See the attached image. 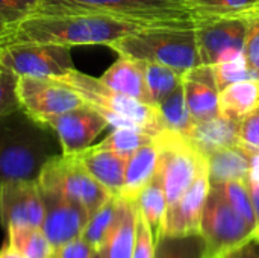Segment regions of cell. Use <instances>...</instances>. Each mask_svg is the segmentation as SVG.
Wrapping results in <instances>:
<instances>
[{"mask_svg": "<svg viewBox=\"0 0 259 258\" xmlns=\"http://www.w3.org/2000/svg\"><path fill=\"white\" fill-rule=\"evenodd\" d=\"M162 24L97 14H32L15 23L0 43H41L59 46H111L137 30Z\"/></svg>", "mask_w": 259, "mask_h": 258, "instance_id": "6da1fadb", "label": "cell"}, {"mask_svg": "<svg viewBox=\"0 0 259 258\" xmlns=\"http://www.w3.org/2000/svg\"><path fill=\"white\" fill-rule=\"evenodd\" d=\"M50 131L23 109L0 119V186L38 178L46 161L58 154Z\"/></svg>", "mask_w": 259, "mask_h": 258, "instance_id": "7a4b0ae2", "label": "cell"}, {"mask_svg": "<svg viewBox=\"0 0 259 258\" xmlns=\"http://www.w3.org/2000/svg\"><path fill=\"white\" fill-rule=\"evenodd\" d=\"M120 56L168 65L181 73L200 64L194 21L155 24L109 46Z\"/></svg>", "mask_w": 259, "mask_h": 258, "instance_id": "3957f363", "label": "cell"}, {"mask_svg": "<svg viewBox=\"0 0 259 258\" xmlns=\"http://www.w3.org/2000/svg\"><path fill=\"white\" fill-rule=\"evenodd\" d=\"M74 90L82 100L100 113L109 126L143 129L153 137L164 129L158 106H152L121 94L99 79L76 68L55 78Z\"/></svg>", "mask_w": 259, "mask_h": 258, "instance_id": "277c9868", "label": "cell"}, {"mask_svg": "<svg viewBox=\"0 0 259 258\" xmlns=\"http://www.w3.org/2000/svg\"><path fill=\"white\" fill-rule=\"evenodd\" d=\"M35 14H97L143 23L193 20L185 0H39Z\"/></svg>", "mask_w": 259, "mask_h": 258, "instance_id": "5b68a950", "label": "cell"}, {"mask_svg": "<svg viewBox=\"0 0 259 258\" xmlns=\"http://www.w3.org/2000/svg\"><path fill=\"white\" fill-rule=\"evenodd\" d=\"M155 143L158 146V173L170 211L208 166V161L184 134L162 129L155 135Z\"/></svg>", "mask_w": 259, "mask_h": 258, "instance_id": "8992f818", "label": "cell"}, {"mask_svg": "<svg viewBox=\"0 0 259 258\" xmlns=\"http://www.w3.org/2000/svg\"><path fill=\"white\" fill-rule=\"evenodd\" d=\"M36 182L41 190L59 193L79 202L90 217L112 196L88 173L76 154L53 155L42 166Z\"/></svg>", "mask_w": 259, "mask_h": 258, "instance_id": "52a82bcc", "label": "cell"}, {"mask_svg": "<svg viewBox=\"0 0 259 258\" xmlns=\"http://www.w3.org/2000/svg\"><path fill=\"white\" fill-rule=\"evenodd\" d=\"M253 228L231 207L219 186H209L200 234L206 243L205 258H228L252 242Z\"/></svg>", "mask_w": 259, "mask_h": 258, "instance_id": "ba28073f", "label": "cell"}, {"mask_svg": "<svg viewBox=\"0 0 259 258\" xmlns=\"http://www.w3.org/2000/svg\"><path fill=\"white\" fill-rule=\"evenodd\" d=\"M70 47L41 43H0V70L17 76L58 78L73 70Z\"/></svg>", "mask_w": 259, "mask_h": 258, "instance_id": "9c48e42d", "label": "cell"}, {"mask_svg": "<svg viewBox=\"0 0 259 258\" xmlns=\"http://www.w3.org/2000/svg\"><path fill=\"white\" fill-rule=\"evenodd\" d=\"M193 21L200 64L215 65L244 53L247 18L196 17Z\"/></svg>", "mask_w": 259, "mask_h": 258, "instance_id": "30bf717a", "label": "cell"}, {"mask_svg": "<svg viewBox=\"0 0 259 258\" xmlns=\"http://www.w3.org/2000/svg\"><path fill=\"white\" fill-rule=\"evenodd\" d=\"M17 94L21 109L35 122L87 105L74 90L55 78L18 76Z\"/></svg>", "mask_w": 259, "mask_h": 258, "instance_id": "8fae6325", "label": "cell"}, {"mask_svg": "<svg viewBox=\"0 0 259 258\" xmlns=\"http://www.w3.org/2000/svg\"><path fill=\"white\" fill-rule=\"evenodd\" d=\"M36 123L50 128L56 134L62 154H77L90 148L96 137L109 126L105 117L90 105L42 117Z\"/></svg>", "mask_w": 259, "mask_h": 258, "instance_id": "7c38bea8", "label": "cell"}, {"mask_svg": "<svg viewBox=\"0 0 259 258\" xmlns=\"http://www.w3.org/2000/svg\"><path fill=\"white\" fill-rule=\"evenodd\" d=\"M41 196L44 202V219L41 230L52 243L53 249L82 237L90 219L88 211L79 202L59 193L41 190Z\"/></svg>", "mask_w": 259, "mask_h": 258, "instance_id": "4fadbf2b", "label": "cell"}, {"mask_svg": "<svg viewBox=\"0 0 259 258\" xmlns=\"http://www.w3.org/2000/svg\"><path fill=\"white\" fill-rule=\"evenodd\" d=\"M44 219V202L36 179H18L0 186V224L11 227H39Z\"/></svg>", "mask_w": 259, "mask_h": 258, "instance_id": "5bb4252c", "label": "cell"}, {"mask_svg": "<svg viewBox=\"0 0 259 258\" xmlns=\"http://www.w3.org/2000/svg\"><path fill=\"white\" fill-rule=\"evenodd\" d=\"M208 166L197 175L190 189L184 193L179 202L167 213L164 236L179 237L200 234L202 216L209 193ZM162 236V237H164Z\"/></svg>", "mask_w": 259, "mask_h": 258, "instance_id": "9a60e30c", "label": "cell"}, {"mask_svg": "<svg viewBox=\"0 0 259 258\" xmlns=\"http://www.w3.org/2000/svg\"><path fill=\"white\" fill-rule=\"evenodd\" d=\"M187 106L194 122H203L220 114L219 87L212 65L199 64L182 73Z\"/></svg>", "mask_w": 259, "mask_h": 258, "instance_id": "2e32d148", "label": "cell"}, {"mask_svg": "<svg viewBox=\"0 0 259 258\" xmlns=\"http://www.w3.org/2000/svg\"><path fill=\"white\" fill-rule=\"evenodd\" d=\"M76 155L96 181H99L112 196H120L129 158L103 149L99 144L90 146Z\"/></svg>", "mask_w": 259, "mask_h": 258, "instance_id": "e0dca14e", "label": "cell"}, {"mask_svg": "<svg viewBox=\"0 0 259 258\" xmlns=\"http://www.w3.org/2000/svg\"><path fill=\"white\" fill-rule=\"evenodd\" d=\"M240 123L241 120L219 114L212 119L196 122L185 137L202 155L208 157L219 149L240 144Z\"/></svg>", "mask_w": 259, "mask_h": 258, "instance_id": "ac0fdd59", "label": "cell"}, {"mask_svg": "<svg viewBox=\"0 0 259 258\" xmlns=\"http://www.w3.org/2000/svg\"><path fill=\"white\" fill-rule=\"evenodd\" d=\"M100 81L121 94L155 106L146 82V61L120 56L102 75Z\"/></svg>", "mask_w": 259, "mask_h": 258, "instance_id": "d6986e66", "label": "cell"}, {"mask_svg": "<svg viewBox=\"0 0 259 258\" xmlns=\"http://www.w3.org/2000/svg\"><path fill=\"white\" fill-rule=\"evenodd\" d=\"M137 231V204L118 196L115 225L105 245L97 251L102 258H132Z\"/></svg>", "mask_w": 259, "mask_h": 258, "instance_id": "ffe728a7", "label": "cell"}, {"mask_svg": "<svg viewBox=\"0 0 259 258\" xmlns=\"http://www.w3.org/2000/svg\"><path fill=\"white\" fill-rule=\"evenodd\" d=\"M158 172V146L153 141L141 146L135 151L126 166L124 186L120 193V198L135 202L143 189L155 178Z\"/></svg>", "mask_w": 259, "mask_h": 258, "instance_id": "44dd1931", "label": "cell"}, {"mask_svg": "<svg viewBox=\"0 0 259 258\" xmlns=\"http://www.w3.org/2000/svg\"><path fill=\"white\" fill-rule=\"evenodd\" d=\"M208 176L211 186H220L228 181L247 179L250 170V151L241 144L219 149L206 157Z\"/></svg>", "mask_w": 259, "mask_h": 258, "instance_id": "7402d4cb", "label": "cell"}, {"mask_svg": "<svg viewBox=\"0 0 259 258\" xmlns=\"http://www.w3.org/2000/svg\"><path fill=\"white\" fill-rule=\"evenodd\" d=\"M135 204H137L138 213L143 216L147 227L150 228L155 245H158V242L164 236V230L167 224V213H168V204H167L164 186L158 172L155 178L138 195Z\"/></svg>", "mask_w": 259, "mask_h": 258, "instance_id": "603a6c76", "label": "cell"}, {"mask_svg": "<svg viewBox=\"0 0 259 258\" xmlns=\"http://www.w3.org/2000/svg\"><path fill=\"white\" fill-rule=\"evenodd\" d=\"M259 106V81L249 79L231 84L219 93L220 114L241 120Z\"/></svg>", "mask_w": 259, "mask_h": 258, "instance_id": "cb8c5ba5", "label": "cell"}, {"mask_svg": "<svg viewBox=\"0 0 259 258\" xmlns=\"http://www.w3.org/2000/svg\"><path fill=\"white\" fill-rule=\"evenodd\" d=\"M191 17L249 18L259 12V0H185Z\"/></svg>", "mask_w": 259, "mask_h": 258, "instance_id": "d4e9b609", "label": "cell"}, {"mask_svg": "<svg viewBox=\"0 0 259 258\" xmlns=\"http://www.w3.org/2000/svg\"><path fill=\"white\" fill-rule=\"evenodd\" d=\"M158 111L164 129L187 135L196 123L187 106L182 82L158 105Z\"/></svg>", "mask_w": 259, "mask_h": 258, "instance_id": "484cf974", "label": "cell"}, {"mask_svg": "<svg viewBox=\"0 0 259 258\" xmlns=\"http://www.w3.org/2000/svg\"><path fill=\"white\" fill-rule=\"evenodd\" d=\"M8 243L26 258H53L55 249L39 227H11Z\"/></svg>", "mask_w": 259, "mask_h": 258, "instance_id": "4316f807", "label": "cell"}, {"mask_svg": "<svg viewBox=\"0 0 259 258\" xmlns=\"http://www.w3.org/2000/svg\"><path fill=\"white\" fill-rule=\"evenodd\" d=\"M118 213V196H111L90 219L82 233V239L94 249L99 251L109 237Z\"/></svg>", "mask_w": 259, "mask_h": 258, "instance_id": "83f0119b", "label": "cell"}, {"mask_svg": "<svg viewBox=\"0 0 259 258\" xmlns=\"http://www.w3.org/2000/svg\"><path fill=\"white\" fill-rule=\"evenodd\" d=\"M206 243L202 234L193 236H164L155 251V258H205Z\"/></svg>", "mask_w": 259, "mask_h": 258, "instance_id": "f1b7e54d", "label": "cell"}, {"mask_svg": "<svg viewBox=\"0 0 259 258\" xmlns=\"http://www.w3.org/2000/svg\"><path fill=\"white\" fill-rule=\"evenodd\" d=\"M146 82L152 102L158 106L182 82V73L168 65L146 61Z\"/></svg>", "mask_w": 259, "mask_h": 258, "instance_id": "f546056e", "label": "cell"}, {"mask_svg": "<svg viewBox=\"0 0 259 258\" xmlns=\"http://www.w3.org/2000/svg\"><path fill=\"white\" fill-rule=\"evenodd\" d=\"M153 135L135 128H115L103 141L99 143L100 148L109 149L118 155H123L129 158L135 151H138L141 146L153 141Z\"/></svg>", "mask_w": 259, "mask_h": 258, "instance_id": "4dcf8cb0", "label": "cell"}, {"mask_svg": "<svg viewBox=\"0 0 259 258\" xmlns=\"http://www.w3.org/2000/svg\"><path fill=\"white\" fill-rule=\"evenodd\" d=\"M220 190L223 192L225 198L231 204V207L255 230L256 227V216L247 186V179H235V181H228L219 186Z\"/></svg>", "mask_w": 259, "mask_h": 258, "instance_id": "1f68e13d", "label": "cell"}, {"mask_svg": "<svg viewBox=\"0 0 259 258\" xmlns=\"http://www.w3.org/2000/svg\"><path fill=\"white\" fill-rule=\"evenodd\" d=\"M212 68H214L219 90H223L225 87L235 84V82H241V81H249V79H258L259 81L256 73L249 67L244 53L235 59L219 62V64L212 65Z\"/></svg>", "mask_w": 259, "mask_h": 258, "instance_id": "d6a6232c", "label": "cell"}, {"mask_svg": "<svg viewBox=\"0 0 259 258\" xmlns=\"http://www.w3.org/2000/svg\"><path fill=\"white\" fill-rule=\"evenodd\" d=\"M17 75L6 70H0V119L21 109L20 99L17 94Z\"/></svg>", "mask_w": 259, "mask_h": 258, "instance_id": "836d02e7", "label": "cell"}, {"mask_svg": "<svg viewBox=\"0 0 259 258\" xmlns=\"http://www.w3.org/2000/svg\"><path fill=\"white\" fill-rule=\"evenodd\" d=\"M156 245L150 228L147 227L143 216L138 213L137 208V231H135V246L132 258H155Z\"/></svg>", "mask_w": 259, "mask_h": 258, "instance_id": "e575fe53", "label": "cell"}, {"mask_svg": "<svg viewBox=\"0 0 259 258\" xmlns=\"http://www.w3.org/2000/svg\"><path fill=\"white\" fill-rule=\"evenodd\" d=\"M244 56L249 67L259 78V12L247 18V35L244 43Z\"/></svg>", "mask_w": 259, "mask_h": 258, "instance_id": "d590c367", "label": "cell"}, {"mask_svg": "<svg viewBox=\"0 0 259 258\" xmlns=\"http://www.w3.org/2000/svg\"><path fill=\"white\" fill-rule=\"evenodd\" d=\"M240 144L250 152L259 151V106L241 119Z\"/></svg>", "mask_w": 259, "mask_h": 258, "instance_id": "8d00e7d4", "label": "cell"}, {"mask_svg": "<svg viewBox=\"0 0 259 258\" xmlns=\"http://www.w3.org/2000/svg\"><path fill=\"white\" fill-rule=\"evenodd\" d=\"M39 0H0V14L9 21L18 23L20 20L35 14Z\"/></svg>", "mask_w": 259, "mask_h": 258, "instance_id": "74e56055", "label": "cell"}, {"mask_svg": "<svg viewBox=\"0 0 259 258\" xmlns=\"http://www.w3.org/2000/svg\"><path fill=\"white\" fill-rule=\"evenodd\" d=\"M94 252L96 251L82 237H77L55 249L53 258H91Z\"/></svg>", "mask_w": 259, "mask_h": 258, "instance_id": "f35d334b", "label": "cell"}, {"mask_svg": "<svg viewBox=\"0 0 259 258\" xmlns=\"http://www.w3.org/2000/svg\"><path fill=\"white\" fill-rule=\"evenodd\" d=\"M249 182L259 184V151L250 152V170H249Z\"/></svg>", "mask_w": 259, "mask_h": 258, "instance_id": "ab89813d", "label": "cell"}, {"mask_svg": "<svg viewBox=\"0 0 259 258\" xmlns=\"http://www.w3.org/2000/svg\"><path fill=\"white\" fill-rule=\"evenodd\" d=\"M0 258H26L21 252H18L11 243L5 245L0 251Z\"/></svg>", "mask_w": 259, "mask_h": 258, "instance_id": "60d3db41", "label": "cell"}, {"mask_svg": "<svg viewBox=\"0 0 259 258\" xmlns=\"http://www.w3.org/2000/svg\"><path fill=\"white\" fill-rule=\"evenodd\" d=\"M14 24H15V23L9 21L5 15L0 14V40H2L3 36H6V35L11 32V29H12Z\"/></svg>", "mask_w": 259, "mask_h": 258, "instance_id": "b9f144b4", "label": "cell"}, {"mask_svg": "<svg viewBox=\"0 0 259 258\" xmlns=\"http://www.w3.org/2000/svg\"><path fill=\"white\" fill-rule=\"evenodd\" d=\"M91 258H102V257H100V254H99V252L96 251V252L93 254V257H91Z\"/></svg>", "mask_w": 259, "mask_h": 258, "instance_id": "7bdbcfd3", "label": "cell"}]
</instances>
